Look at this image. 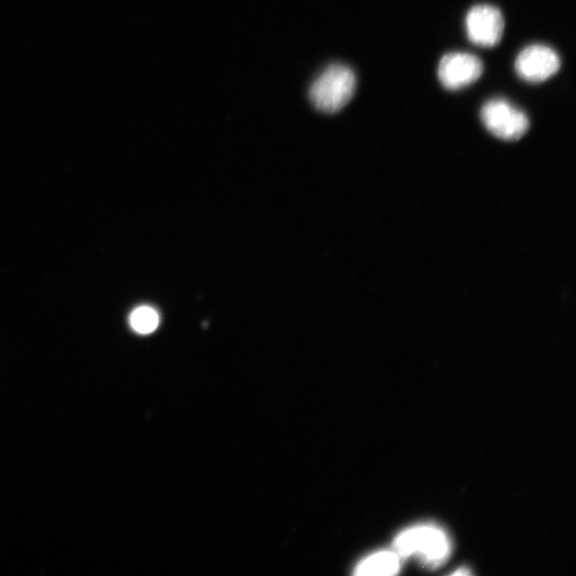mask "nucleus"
I'll use <instances>...</instances> for the list:
<instances>
[{
    "label": "nucleus",
    "mask_w": 576,
    "mask_h": 576,
    "mask_svg": "<svg viewBox=\"0 0 576 576\" xmlns=\"http://www.w3.org/2000/svg\"><path fill=\"white\" fill-rule=\"evenodd\" d=\"M356 85L354 71L343 64H332L315 79L310 100L317 110L336 114L351 101Z\"/></svg>",
    "instance_id": "obj_1"
},
{
    "label": "nucleus",
    "mask_w": 576,
    "mask_h": 576,
    "mask_svg": "<svg viewBox=\"0 0 576 576\" xmlns=\"http://www.w3.org/2000/svg\"><path fill=\"white\" fill-rule=\"evenodd\" d=\"M398 556L420 555L426 563L438 565L450 553L447 536L434 526H416L400 534L394 542Z\"/></svg>",
    "instance_id": "obj_2"
},
{
    "label": "nucleus",
    "mask_w": 576,
    "mask_h": 576,
    "mask_svg": "<svg viewBox=\"0 0 576 576\" xmlns=\"http://www.w3.org/2000/svg\"><path fill=\"white\" fill-rule=\"evenodd\" d=\"M480 117L492 135L505 141L521 139L530 128V120L525 112L505 100L487 102Z\"/></svg>",
    "instance_id": "obj_3"
},
{
    "label": "nucleus",
    "mask_w": 576,
    "mask_h": 576,
    "mask_svg": "<svg viewBox=\"0 0 576 576\" xmlns=\"http://www.w3.org/2000/svg\"><path fill=\"white\" fill-rule=\"evenodd\" d=\"M483 72V61L475 55L450 53L441 59L438 76L445 89L456 91L477 82Z\"/></svg>",
    "instance_id": "obj_4"
},
{
    "label": "nucleus",
    "mask_w": 576,
    "mask_h": 576,
    "mask_svg": "<svg viewBox=\"0 0 576 576\" xmlns=\"http://www.w3.org/2000/svg\"><path fill=\"white\" fill-rule=\"evenodd\" d=\"M466 25L471 42L478 46L494 47L502 40L505 21L499 8L477 5L469 11Z\"/></svg>",
    "instance_id": "obj_5"
},
{
    "label": "nucleus",
    "mask_w": 576,
    "mask_h": 576,
    "mask_svg": "<svg viewBox=\"0 0 576 576\" xmlns=\"http://www.w3.org/2000/svg\"><path fill=\"white\" fill-rule=\"evenodd\" d=\"M560 59L553 48L535 44L524 48L516 60L518 75L528 83H542L555 75Z\"/></svg>",
    "instance_id": "obj_6"
},
{
    "label": "nucleus",
    "mask_w": 576,
    "mask_h": 576,
    "mask_svg": "<svg viewBox=\"0 0 576 576\" xmlns=\"http://www.w3.org/2000/svg\"><path fill=\"white\" fill-rule=\"evenodd\" d=\"M400 569L396 552H378L365 558L358 565L357 575H394Z\"/></svg>",
    "instance_id": "obj_7"
},
{
    "label": "nucleus",
    "mask_w": 576,
    "mask_h": 576,
    "mask_svg": "<svg viewBox=\"0 0 576 576\" xmlns=\"http://www.w3.org/2000/svg\"><path fill=\"white\" fill-rule=\"evenodd\" d=\"M133 331L141 335L153 333L159 326V313L152 307L142 306L136 308L128 318Z\"/></svg>",
    "instance_id": "obj_8"
},
{
    "label": "nucleus",
    "mask_w": 576,
    "mask_h": 576,
    "mask_svg": "<svg viewBox=\"0 0 576 576\" xmlns=\"http://www.w3.org/2000/svg\"><path fill=\"white\" fill-rule=\"evenodd\" d=\"M459 574L467 575V574H469V572L468 571H458V572L454 573V575H459Z\"/></svg>",
    "instance_id": "obj_9"
}]
</instances>
